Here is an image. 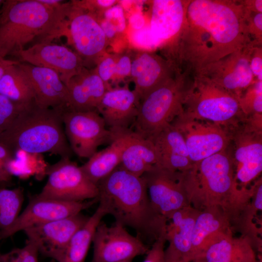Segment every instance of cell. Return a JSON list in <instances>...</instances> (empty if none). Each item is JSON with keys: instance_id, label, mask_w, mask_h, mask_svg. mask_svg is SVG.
<instances>
[{"instance_id": "obj_1", "label": "cell", "mask_w": 262, "mask_h": 262, "mask_svg": "<svg viewBox=\"0 0 262 262\" xmlns=\"http://www.w3.org/2000/svg\"><path fill=\"white\" fill-rule=\"evenodd\" d=\"M250 44L240 0H191L180 33L160 49L177 70L193 76Z\"/></svg>"}, {"instance_id": "obj_2", "label": "cell", "mask_w": 262, "mask_h": 262, "mask_svg": "<svg viewBox=\"0 0 262 262\" xmlns=\"http://www.w3.org/2000/svg\"><path fill=\"white\" fill-rule=\"evenodd\" d=\"M99 203L115 222L131 228L145 243L165 234L167 220L154 209L141 177L118 166L97 184Z\"/></svg>"}, {"instance_id": "obj_3", "label": "cell", "mask_w": 262, "mask_h": 262, "mask_svg": "<svg viewBox=\"0 0 262 262\" xmlns=\"http://www.w3.org/2000/svg\"><path fill=\"white\" fill-rule=\"evenodd\" d=\"M70 5L65 2L53 8L38 0H4L0 9V57H16L29 43L66 37Z\"/></svg>"}, {"instance_id": "obj_4", "label": "cell", "mask_w": 262, "mask_h": 262, "mask_svg": "<svg viewBox=\"0 0 262 262\" xmlns=\"http://www.w3.org/2000/svg\"><path fill=\"white\" fill-rule=\"evenodd\" d=\"M184 174L190 203L198 210L220 207L234 219L249 206L254 185L250 188L238 186L229 147L194 164Z\"/></svg>"}, {"instance_id": "obj_5", "label": "cell", "mask_w": 262, "mask_h": 262, "mask_svg": "<svg viewBox=\"0 0 262 262\" xmlns=\"http://www.w3.org/2000/svg\"><path fill=\"white\" fill-rule=\"evenodd\" d=\"M64 109L43 107L34 100L24 105L0 135V143L15 155L22 151L36 154L48 152L70 158L73 152L63 127Z\"/></svg>"}, {"instance_id": "obj_6", "label": "cell", "mask_w": 262, "mask_h": 262, "mask_svg": "<svg viewBox=\"0 0 262 262\" xmlns=\"http://www.w3.org/2000/svg\"><path fill=\"white\" fill-rule=\"evenodd\" d=\"M186 71L173 77L150 91L140 101L138 114L131 129L151 139L183 111V104L192 81Z\"/></svg>"}, {"instance_id": "obj_7", "label": "cell", "mask_w": 262, "mask_h": 262, "mask_svg": "<svg viewBox=\"0 0 262 262\" xmlns=\"http://www.w3.org/2000/svg\"><path fill=\"white\" fill-rule=\"evenodd\" d=\"M183 104V114L207 121L229 131L244 122L247 117L234 94L206 77L195 75Z\"/></svg>"}, {"instance_id": "obj_8", "label": "cell", "mask_w": 262, "mask_h": 262, "mask_svg": "<svg viewBox=\"0 0 262 262\" xmlns=\"http://www.w3.org/2000/svg\"><path fill=\"white\" fill-rule=\"evenodd\" d=\"M46 183L37 196L58 200L79 202L98 197L97 185L69 158H61L48 166Z\"/></svg>"}, {"instance_id": "obj_9", "label": "cell", "mask_w": 262, "mask_h": 262, "mask_svg": "<svg viewBox=\"0 0 262 262\" xmlns=\"http://www.w3.org/2000/svg\"><path fill=\"white\" fill-rule=\"evenodd\" d=\"M70 2L66 37L85 67L97 65L106 54L108 40L95 15L80 6L76 0Z\"/></svg>"}, {"instance_id": "obj_10", "label": "cell", "mask_w": 262, "mask_h": 262, "mask_svg": "<svg viewBox=\"0 0 262 262\" xmlns=\"http://www.w3.org/2000/svg\"><path fill=\"white\" fill-rule=\"evenodd\" d=\"M62 120L71 149L80 158L89 159L99 146L112 141V133L97 110L75 111L65 108Z\"/></svg>"}, {"instance_id": "obj_11", "label": "cell", "mask_w": 262, "mask_h": 262, "mask_svg": "<svg viewBox=\"0 0 262 262\" xmlns=\"http://www.w3.org/2000/svg\"><path fill=\"white\" fill-rule=\"evenodd\" d=\"M171 124L182 135L193 164L226 150L231 141L230 132L227 128L191 118L183 111Z\"/></svg>"}, {"instance_id": "obj_12", "label": "cell", "mask_w": 262, "mask_h": 262, "mask_svg": "<svg viewBox=\"0 0 262 262\" xmlns=\"http://www.w3.org/2000/svg\"><path fill=\"white\" fill-rule=\"evenodd\" d=\"M141 177L145 182L152 206L167 220L175 212L191 205L184 173L155 165Z\"/></svg>"}, {"instance_id": "obj_13", "label": "cell", "mask_w": 262, "mask_h": 262, "mask_svg": "<svg viewBox=\"0 0 262 262\" xmlns=\"http://www.w3.org/2000/svg\"><path fill=\"white\" fill-rule=\"evenodd\" d=\"M91 262H121L147 254L149 248L140 238L129 233L115 222L108 226L101 221L95 231Z\"/></svg>"}, {"instance_id": "obj_14", "label": "cell", "mask_w": 262, "mask_h": 262, "mask_svg": "<svg viewBox=\"0 0 262 262\" xmlns=\"http://www.w3.org/2000/svg\"><path fill=\"white\" fill-rule=\"evenodd\" d=\"M229 131L235 180L240 188H247L262 171V130L246 120Z\"/></svg>"}, {"instance_id": "obj_15", "label": "cell", "mask_w": 262, "mask_h": 262, "mask_svg": "<svg viewBox=\"0 0 262 262\" xmlns=\"http://www.w3.org/2000/svg\"><path fill=\"white\" fill-rule=\"evenodd\" d=\"M97 201L98 197L89 201L71 202L42 198L36 195L30 199L12 225L0 230V239L10 237L31 227L81 213Z\"/></svg>"}, {"instance_id": "obj_16", "label": "cell", "mask_w": 262, "mask_h": 262, "mask_svg": "<svg viewBox=\"0 0 262 262\" xmlns=\"http://www.w3.org/2000/svg\"><path fill=\"white\" fill-rule=\"evenodd\" d=\"M254 46L252 44L248 45L208 65L196 75L206 77L238 98L255 81L249 65L250 55Z\"/></svg>"}, {"instance_id": "obj_17", "label": "cell", "mask_w": 262, "mask_h": 262, "mask_svg": "<svg viewBox=\"0 0 262 262\" xmlns=\"http://www.w3.org/2000/svg\"><path fill=\"white\" fill-rule=\"evenodd\" d=\"M16 57L20 62L53 70L66 85L85 67L83 61L75 51L52 42L32 45L19 52Z\"/></svg>"}, {"instance_id": "obj_18", "label": "cell", "mask_w": 262, "mask_h": 262, "mask_svg": "<svg viewBox=\"0 0 262 262\" xmlns=\"http://www.w3.org/2000/svg\"><path fill=\"white\" fill-rule=\"evenodd\" d=\"M89 217L81 213L31 227L23 230L28 239L36 245L39 253L58 262L74 233Z\"/></svg>"}, {"instance_id": "obj_19", "label": "cell", "mask_w": 262, "mask_h": 262, "mask_svg": "<svg viewBox=\"0 0 262 262\" xmlns=\"http://www.w3.org/2000/svg\"><path fill=\"white\" fill-rule=\"evenodd\" d=\"M140 98L127 86L111 87L104 94L97 111L112 132L131 129L136 118Z\"/></svg>"}, {"instance_id": "obj_20", "label": "cell", "mask_w": 262, "mask_h": 262, "mask_svg": "<svg viewBox=\"0 0 262 262\" xmlns=\"http://www.w3.org/2000/svg\"><path fill=\"white\" fill-rule=\"evenodd\" d=\"M177 72L162 56L146 51L131 60L130 77L134 83L133 91L140 100L150 91L173 77Z\"/></svg>"}, {"instance_id": "obj_21", "label": "cell", "mask_w": 262, "mask_h": 262, "mask_svg": "<svg viewBox=\"0 0 262 262\" xmlns=\"http://www.w3.org/2000/svg\"><path fill=\"white\" fill-rule=\"evenodd\" d=\"M189 0H154L151 1L149 26L160 42L159 49L168 44L183 26Z\"/></svg>"}, {"instance_id": "obj_22", "label": "cell", "mask_w": 262, "mask_h": 262, "mask_svg": "<svg viewBox=\"0 0 262 262\" xmlns=\"http://www.w3.org/2000/svg\"><path fill=\"white\" fill-rule=\"evenodd\" d=\"M19 65L28 77L34 93V101L45 108L66 107L67 101L66 86L53 70L28 63Z\"/></svg>"}, {"instance_id": "obj_23", "label": "cell", "mask_w": 262, "mask_h": 262, "mask_svg": "<svg viewBox=\"0 0 262 262\" xmlns=\"http://www.w3.org/2000/svg\"><path fill=\"white\" fill-rule=\"evenodd\" d=\"M66 86L67 101L65 108L75 111L97 110L104 94L110 88L95 69L86 67L73 76Z\"/></svg>"}, {"instance_id": "obj_24", "label": "cell", "mask_w": 262, "mask_h": 262, "mask_svg": "<svg viewBox=\"0 0 262 262\" xmlns=\"http://www.w3.org/2000/svg\"><path fill=\"white\" fill-rule=\"evenodd\" d=\"M155 147L158 165L182 173L189 171L191 161L184 138L172 124L166 126L150 139Z\"/></svg>"}, {"instance_id": "obj_25", "label": "cell", "mask_w": 262, "mask_h": 262, "mask_svg": "<svg viewBox=\"0 0 262 262\" xmlns=\"http://www.w3.org/2000/svg\"><path fill=\"white\" fill-rule=\"evenodd\" d=\"M122 142L121 163L119 165L137 176L142 175L158 164V158L152 141L145 138L131 129L114 132Z\"/></svg>"}, {"instance_id": "obj_26", "label": "cell", "mask_w": 262, "mask_h": 262, "mask_svg": "<svg viewBox=\"0 0 262 262\" xmlns=\"http://www.w3.org/2000/svg\"><path fill=\"white\" fill-rule=\"evenodd\" d=\"M198 258L206 262H255L257 260L250 238L234 237L232 231L212 237Z\"/></svg>"}, {"instance_id": "obj_27", "label": "cell", "mask_w": 262, "mask_h": 262, "mask_svg": "<svg viewBox=\"0 0 262 262\" xmlns=\"http://www.w3.org/2000/svg\"><path fill=\"white\" fill-rule=\"evenodd\" d=\"M200 210L192 205L174 213L168 219L165 228L167 248L187 262L193 260L192 239L194 228Z\"/></svg>"}, {"instance_id": "obj_28", "label": "cell", "mask_w": 262, "mask_h": 262, "mask_svg": "<svg viewBox=\"0 0 262 262\" xmlns=\"http://www.w3.org/2000/svg\"><path fill=\"white\" fill-rule=\"evenodd\" d=\"M232 220L229 213L220 207H209L200 210L192 239L193 261L200 256L212 237L221 233L232 231Z\"/></svg>"}, {"instance_id": "obj_29", "label": "cell", "mask_w": 262, "mask_h": 262, "mask_svg": "<svg viewBox=\"0 0 262 262\" xmlns=\"http://www.w3.org/2000/svg\"><path fill=\"white\" fill-rule=\"evenodd\" d=\"M110 145L97 151L86 163L80 166L87 177L96 185L111 174L120 164L122 142L120 136L112 133Z\"/></svg>"}, {"instance_id": "obj_30", "label": "cell", "mask_w": 262, "mask_h": 262, "mask_svg": "<svg viewBox=\"0 0 262 262\" xmlns=\"http://www.w3.org/2000/svg\"><path fill=\"white\" fill-rule=\"evenodd\" d=\"M106 215L104 207L99 203L93 214L73 235L58 262H84L96 229Z\"/></svg>"}, {"instance_id": "obj_31", "label": "cell", "mask_w": 262, "mask_h": 262, "mask_svg": "<svg viewBox=\"0 0 262 262\" xmlns=\"http://www.w3.org/2000/svg\"><path fill=\"white\" fill-rule=\"evenodd\" d=\"M19 63L9 67L0 79V94L15 103L26 105L34 100V93Z\"/></svg>"}, {"instance_id": "obj_32", "label": "cell", "mask_w": 262, "mask_h": 262, "mask_svg": "<svg viewBox=\"0 0 262 262\" xmlns=\"http://www.w3.org/2000/svg\"><path fill=\"white\" fill-rule=\"evenodd\" d=\"M131 59L127 54H105L98 61L95 68L101 80L109 87L130 76Z\"/></svg>"}, {"instance_id": "obj_33", "label": "cell", "mask_w": 262, "mask_h": 262, "mask_svg": "<svg viewBox=\"0 0 262 262\" xmlns=\"http://www.w3.org/2000/svg\"><path fill=\"white\" fill-rule=\"evenodd\" d=\"M24 200L23 190L0 188V230L9 228L20 213Z\"/></svg>"}, {"instance_id": "obj_34", "label": "cell", "mask_w": 262, "mask_h": 262, "mask_svg": "<svg viewBox=\"0 0 262 262\" xmlns=\"http://www.w3.org/2000/svg\"><path fill=\"white\" fill-rule=\"evenodd\" d=\"M94 14V13H93ZM106 37L108 40L126 29V20L123 8L119 5L113 6L98 14H94Z\"/></svg>"}, {"instance_id": "obj_35", "label": "cell", "mask_w": 262, "mask_h": 262, "mask_svg": "<svg viewBox=\"0 0 262 262\" xmlns=\"http://www.w3.org/2000/svg\"><path fill=\"white\" fill-rule=\"evenodd\" d=\"M238 100L242 111L247 117L262 114V81L255 80Z\"/></svg>"}, {"instance_id": "obj_36", "label": "cell", "mask_w": 262, "mask_h": 262, "mask_svg": "<svg viewBox=\"0 0 262 262\" xmlns=\"http://www.w3.org/2000/svg\"><path fill=\"white\" fill-rule=\"evenodd\" d=\"M39 253L35 243L28 239L23 247L4 254V262H39Z\"/></svg>"}, {"instance_id": "obj_37", "label": "cell", "mask_w": 262, "mask_h": 262, "mask_svg": "<svg viewBox=\"0 0 262 262\" xmlns=\"http://www.w3.org/2000/svg\"><path fill=\"white\" fill-rule=\"evenodd\" d=\"M24 105L15 103L0 94V135L8 128Z\"/></svg>"}, {"instance_id": "obj_38", "label": "cell", "mask_w": 262, "mask_h": 262, "mask_svg": "<svg viewBox=\"0 0 262 262\" xmlns=\"http://www.w3.org/2000/svg\"><path fill=\"white\" fill-rule=\"evenodd\" d=\"M131 38L134 46L146 50L159 48L160 45V41L153 35L149 25L134 30Z\"/></svg>"}, {"instance_id": "obj_39", "label": "cell", "mask_w": 262, "mask_h": 262, "mask_svg": "<svg viewBox=\"0 0 262 262\" xmlns=\"http://www.w3.org/2000/svg\"><path fill=\"white\" fill-rule=\"evenodd\" d=\"M246 13L247 29L251 41L254 46H262V13L246 11Z\"/></svg>"}, {"instance_id": "obj_40", "label": "cell", "mask_w": 262, "mask_h": 262, "mask_svg": "<svg viewBox=\"0 0 262 262\" xmlns=\"http://www.w3.org/2000/svg\"><path fill=\"white\" fill-rule=\"evenodd\" d=\"M165 234L157 239L152 245L143 262H164Z\"/></svg>"}, {"instance_id": "obj_41", "label": "cell", "mask_w": 262, "mask_h": 262, "mask_svg": "<svg viewBox=\"0 0 262 262\" xmlns=\"http://www.w3.org/2000/svg\"><path fill=\"white\" fill-rule=\"evenodd\" d=\"M249 65L255 80L262 81V46H254L251 49Z\"/></svg>"}, {"instance_id": "obj_42", "label": "cell", "mask_w": 262, "mask_h": 262, "mask_svg": "<svg viewBox=\"0 0 262 262\" xmlns=\"http://www.w3.org/2000/svg\"><path fill=\"white\" fill-rule=\"evenodd\" d=\"M254 197L253 206L256 210L262 209V179L254 184V190L252 195Z\"/></svg>"}, {"instance_id": "obj_43", "label": "cell", "mask_w": 262, "mask_h": 262, "mask_svg": "<svg viewBox=\"0 0 262 262\" xmlns=\"http://www.w3.org/2000/svg\"><path fill=\"white\" fill-rule=\"evenodd\" d=\"M245 11L248 13H262V0H240Z\"/></svg>"}, {"instance_id": "obj_44", "label": "cell", "mask_w": 262, "mask_h": 262, "mask_svg": "<svg viewBox=\"0 0 262 262\" xmlns=\"http://www.w3.org/2000/svg\"><path fill=\"white\" fill-rule=\"evenodd\" d=\"M14 153L5 145L0 143V162L5 165L14 158Z\"/></svg>"}, {"instance_id": "obj_45", "label": "cell", "mask_w": 262, "mask_h": 262, "mask_svg": "<svg viewBox=\"0 0 262 262\" xmlns=\"http://www.w3.org/2000/svg\"><path fill=\"white\" fill-rule=\"evenodd\" d=\"M164 262H187L183 259L180 255L166 248L164 250Z\"/></svg>"}, {"instance_id": "obj_46", "label": "cell", "mask_w": 262, "mask_h": 262, "mask_svg": "<svg viewBox=\"0 0 262 262\" xmlns=\"http://www.w3.org/2000/svg\"><path fill=\"white\" fill-rule=\"evenodd\" d=\"M131 26L134 30L141 29L145 25V21L143 16L139 14H135L131 18Z\"/></svg>"}, {"instance_id": "obj_47", "label": "cell", "mask_w": 262, "mask_h": 262, "mask_svg": "<svg viewBox=\"0 0 262 262\" xmlns=\"http://www.w3.org/2000/svg\"><path fill=\"white\" fill-rule=\"evenodd\" d=\"M19 63L17 60H9L0 57V80L9 67Z\"/></svg>"}, {"instance_id": "obj_48", "label": "cell", "mask_w": 262, "mask_h": 262, "mask_svg": "<svg viewBox=\"0 0 262 262\" xmlns=\"http://www.w3.org/2000/svg\"><path fill=\"white\" fill-rule=\"evenodd\" d=\"M12 176L8 171L5 165L0 162V181L11 183Z\"/></svg>"}, {"instance_id": "obj_49", "label": "cell", "mask_w": 262, "mask_h": 262, "mask_svg": "<svg viewBox=\"0 0 262 262\" xmlns=\"http://www.w3.org/2000/svg\"><path fill=\"white\" fill-rule=\"evenodd\" d=\"M11 185V183L4 182L0 181V188L7 187Z\"/></svg>"}, {"instance_id": "obj_50", "label": "cell", "mask_w": 262, "mask_h": 262, "mask_svg": "<svg viewBox=\"0 0 262 262\" xmlns=\"http://www.w3.org/2000/svg\"><path fill=\"white\" fill-rule=\"evenodd\" d=\"M192 262H206L205 261H204L203 259L201 258H197L194 261H193Z\"/></svg>"}, {"instance_id": "obj_51", "label": "cell", "mask_w": 262, "mask_h": 262, "mask_svg": "<svg viewBox=\"0 0 262 262\" xmlns=\"http://www.w3.org/2000/svg\"><path fill=\"white\" fill-rule=\"evenodd\" d=\"M0 262H4V254L0 252Z\"/></svg>"}, {"instance_id": "obj_52", "label": "cell", "mask_w": 262, "mask_h": 262, "mask_svg": "<svg viewBox=\"0 0 262 262\" xmlns=\"http://www.w3.org/2000/svg\"><path fill=\"white\" fill-rule=\"evenodd\" d=\"M4 2V0H0V9L1 7H2Z\"/></svg>"}, {"instance_id": "obj_53", "label": "cell", "mask_w": 262, "mask_h": 262, "mask_svg": "<svg viewBox=\"0 0 262 262\" xmlns=\"http://www.w3.org/2000/svg\"><path fill=\"white\" fill-rule=\"evenodd\" d=\"M131 261L132 260H128V261L121 262H131Z\"/></svg>"}, {"instance_id": "obj_54", "label": "cell", "mask_w": 262, "mask_h": 262, "mask_svg": "<svg viewBox=\"0 0 262 262\" xmlns=\"http://www.w3.org/2000/svg\"><path fill=\"white\" fill-rule=\"evenodd\" d=\"M255 262H260V261L257 260Z\"/></svg>"}]
</instances>
